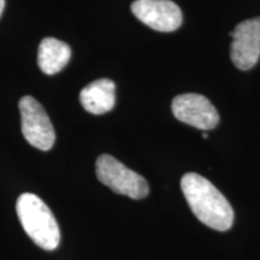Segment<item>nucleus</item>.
<instances>
[{
  "mask_svg": "<svg viewBox=\"0 0 260 260\" xmlns=\"http://www.w3.org/2000/svg\"><path fill=\"white\" fill-rule=\"evenodd\" d=\"M181 188L190 210L201 223L218 232H226L234 224V210L226 198L206 178L188 172Z\"/></svg>",
  "mask_w": 260,
  "mask_h": 260,
  "instance_id": "nucleus-1",
  "label": "nucleus"
},
{
  "mask_svg": "<svg viewBox=\"0 0 260 260\" xmlns=\"http://www.w3.org/2000/svg\"><path fill=\"white\" fill-rule=\"evenodd\" d=\"M16 210L24 232L34 243L46 251H53L59 246L60 232L57 219L38 195L22 194L17 199Z\"/></svg>",
  "mask_w": 260,
  "mask_h": 260,
  "instance_id": "nucleus-2",
  "label": "nucleus"
},
{
  "mask_svg": "<svg viewBox=\"0 0 260 260\" xmlns=\"http://www.w3.org/2000/svg\"><path fill=\"white\" fill-rule=\"evenodd\" d=\"M95 171L99 181L117 194L140 200L149 193L148 183L144 177L111 155H100L96 159Z\"/></svg>",
  "mask_w": 260,
  "mask_h": 260,
  "instance_id": "nucleus-3",
  "label": "nucleus"
},
{
  "mask_svg": "<svg viewBox=\"0 0 260 260\" xmlns=\"http://www.w3.org/2000/svg\"><path fill=\"white\" fill-rule=\"evenodd\" d=\"M24 139L32 147L50 151L56 141V133L44 106L32 96H23L18 104Z\"/></svg>",
  "mask_w": 260,
  "mask_h": 260,
  "instance_id": "nucleus-4",
  "label": "nucleus"
},
{
  "mask_svg": "<svg viewBox=\"0 0 260 260\" xmlns=\"http://www.w3.org/2000/svg\"><path fill=\"white\" fill-rule=\"evenodd\" d=\"M172 112L178 121L201 130L216 128L219 115L206 96L188 93L177 95L172 100Z\"/></svg>",
  "mask_w": 260,
  "mask_h": 260,
  "instance_id": "nucleus-5",
  "label": "nucleus"
},
{
  "mask_svg": "<svg viewBox=\"0 0 260 260\" xmlns=\"http://www.w3.org/2000/svg\"><path fill=\"white\" fill-rule=\"evenodd\" d=\"M230 57L240 70H249L260 58V17L247 19L236 25L233 32Z\"/></svg>",
  "mask_w": 260,
  "mask_h": 260,
  "instance_id": "nucleus-6",
  "label": "nucleus"
},
{
  "mask_svg": "<svg viewBox=\"0 0 260 260\" xmlns=\"http://www.w3.org/2000/svg\"><path fill=\"white\" fill-rule=\"evenodd\" d=\"M132 11L139 21L157 31H175L183 21L181 9L171 0H136Z\"/></svg>",
  "mask_w": 260,
  "mask_h": 260,
  "instance_id": "nucleus-7",
  "label": "nucleus"
},
{
  "mask_svg": "<svg viewBox=\"0 0 260 260\" xmlns=\"http://www.w3.org/2000/svg\"><path fill=\"white\" fill-rule=\"evenodd\" d=\"M80 102L83 109L93 115L111 111L116 104V86L109 79L96 80L81 90Z\"/></svg>",
  "mask_w": 260,
  "mask_h": 260,
  "instance_id": "nucleus-8",
  "label": "nucleus"
},
{
  "mask_svg": "<svg viewBox=\"0 0 260 260\" xmlns=\"http://www.w3.org/2000/svg\"><path fill=\"white\" fill-rule=\"evenodd\" d=\"M71 57L69 45L54 38L41 41L38 52V64L42 73L54 75L67 67Z\"/></svg>",
  "mask_w": 260,
  "mask_h": 260,
  "instance_id": "nucleus-9",
  "label": "nucleus"
},
{
  "mask_svg": "<svg viewBox=\"0 0 260 260\" xmlns=\"http://www.w3.org/2000/svg\"><path fill=\"white\" fill-rule=\"evenodd\" d=\"M4 6H5V0H0V16H2L3 11H4Z\"/></svg>",
  "mask_w": 260,
  "mask_h": 260,
  "instance_id": "nucleus-10",
  "label": "nucleus"
},
{
  "mask_svg": "<svg viewBox=\"0 0 260 260\" xmlns=\"http://www.w3.org/2000/svg\"><path fill=\"white\" fill-rule=\"evenodd\" d=\"M203 136H204V139H207V138H209V135H207V133H204Z\"/></svg>",
  "mask_w": 260,
  "mask_h": 260,
  "instance_id": "nucleus-11",
  "label": "nucleus"
}]
</instances>
